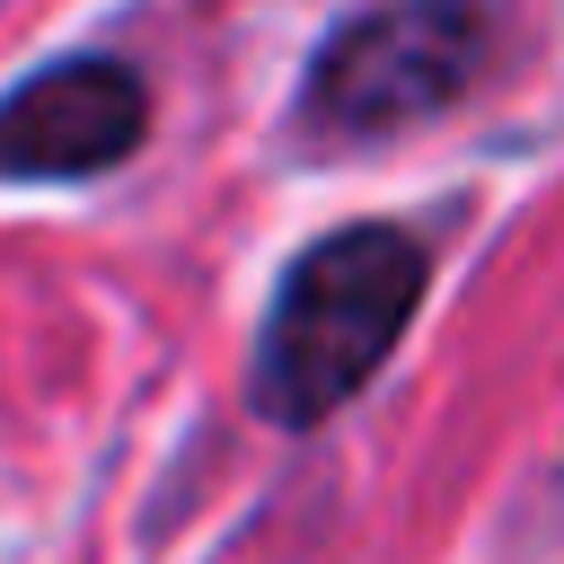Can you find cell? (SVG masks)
I'll list each match as a JSON object with an SVG mask.
<instances>
[{
    "mask_svg": "<svg viewBox=\"0 0 564 564\" xmlns=\"http://www.w3.org/2000/svg\"><path fill=\"white\" fill-rule=\"evenodd\" d=\"M423 308V238L397 229V220H361V229H335L317 238L273 308H264V335H256V414L282 423V432H308L326 423L335 405H352L379 361L397 352V335L414 326Z\"/></svg>",
    "mask_w": 564,
    "mask_h": 564,
    "instance_id": "obj_1",
    "label": "cell"
},
{
    "mask_svg": "<svg viewBox=\"0 0 564 564\" xmlns=\"http://www.w3.org/2000/svg\"><path fill=\"white\" fill-rule=\"evenodd\" d=\"M494 62L485 0H379L326 35L308 62V123L335 141H379L449 115Z\"/></svg>",
    "mask_w": 564,
    "mask_h": 564,
    "instance_id": "obj_2",
    "label": "cell"
},
{
    "mask_svg": "<svg viewBox=\"0 0 564 564\" xmlns=\"http://www.w3.org/2000/svg\"><path fill=\"white\" fill-rule=\"evenodd\" d=\"M150 123V88L123 62H53L0 97V176H97Z\"/></svg>",
    "mask_w": 564,
    "mask_h": 564,
    "instance_id": "obj_3",
    "label": "cell"
}]
</instances>
